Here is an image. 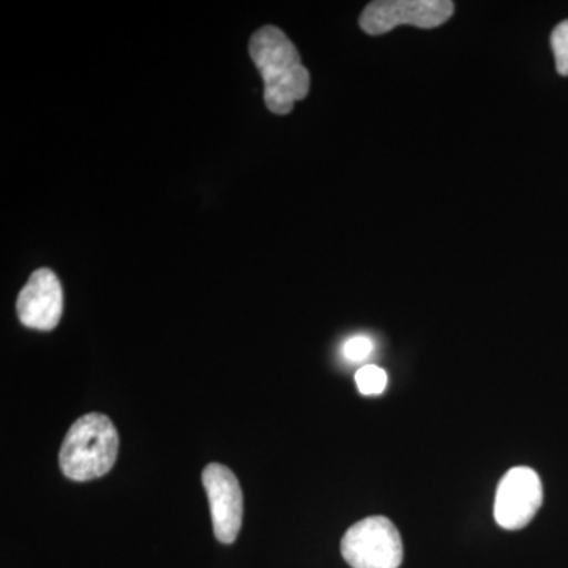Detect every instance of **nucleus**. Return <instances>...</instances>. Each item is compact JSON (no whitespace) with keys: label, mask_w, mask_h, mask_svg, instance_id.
<instances>
[{"label":"nucleus","mask_w":568,"mask_h":568,"mask_svg":"<svg viewBox=\"0 0 568 568\" xmlns=\"http://www.w3.org/2000/svg\"><path fill=\"white\" fill-rule=\"evenodd\" d=\"M551 48L558 73L560 77H568V20L556 26L551 33Z\"/></svg>","instance_id":"1a4fd4ad"},{"label":"nucleus","mask_w":568,"mask_h":568,"mask_svg":"<svg viewBox=\"0 0 568 568\" xmlns=\"http://www.w3.org/2000/svg\"><path fill=\"white\" fill-rule=\"evenodd\" d=\"M203 485L211 506L213 534L222 544H234L244 521V495L230 467L211 463L204 467Z\"/></svg>","instance_id":"423d86ee"},{"label":"nucleus","mask_w":568,"mask_h":568,"mask_svg":"<svg viewBox=\"0 0 568 568\" xmlns=\"http://www.w3.org/2000/svg\"><path fill=\"white\" fill-rule=\"evenodd\" d=\"M63 312V291L58 275L50 268H39L29 276L17 301L22 325L50 332L58 327Z\"/></svg>","instance_id":"0eeeda50"},{"label":"nucleus","mask_w":568,"mask_h":568,"mask_svg":"<svg viewBox=\"0 0 568 568\" xmlns=\"http://www.w3.org/2000/svg\"><path fill=\"white\" fill-rule=\"evenodd\" d=\"M358 392L364 395H381L386 390L388 376L383 368L376 365H365L355 375Z\"/></svg>","instance_id":"6e6552de"},{"label":"nucleus","mask_w":568,"mask_h":568,"mask_svg":"<svg viewBox=\"0 0 568 568\" xmlns=\"http://www.w3.org/2000/svg\"><path fill=\"white\" fill-rule=\"evenodd\" d=\"M373 353V342L366 336H353V338L347 339L345 343V347H343V354L347 361L351 362H361L365 361L369 354Z\"/></svg>","instance_id":"9d476101"},{"label":"nucleus","mask_w":568,"mask_h":568,"mask_svg":"<svg viewBox=\"0 0 568 568\" xmlns=\"http://www.w3.org/2000/svg\"><path fill=\"white\" fill-rule=\"evenodd\" d=\"M544 504V485L536 470L518 466L508 470L496 491L495 518L503 529L526 528Z\"/></svg>","instance_id":"39448f33"},{"label":"nucleus","mask_w":568,"mask_h":568,"mask_svg":"<svg viewBox=\"0 0 568 568\" xmlns=\"http://www.w3.org/2000/svg\"><path fill=\"white\" fill-rule=\"evenodd\" d=\"M119 455V435L111 418L85 414L70 426L59 454L63 476L89 481L110 473Z\"/></svg>","instance_id":"f03ea898"},{"label":"nucleus","mask_w":568,"mask_h":568,"mask_svg":"<svg viewBox=\"0 0 568 568\" xmlns=\"http://www.w3.org/2000/svg\"><path fill=\"white\" fill-rule=\"evenodd\" d=\"M455 3L448 0H376L362 13V31L368 36H383L398 26L435 29L450 20Z\"/></svg>","instance_id":"20e7f679"},{"label":"nucleus","mask_w":568,"mask_h":568,"mask_svg":"<svg viewBox=\"0 0 568 568\" xmlns=\"http://www.w3.org/2000/svg\"><path fill=\"white\" fill-rule=\"evenodd\" d=\"M342 555L353 568H398L403 541L386 517H369L351 526L342 540Z\"/></svg>","instance_id":"7ed1b4c3"},{"label":"nucleus","mask_w":568,"mask_h":568,"mask_svg":"<svg viewBox=\"0 0 568 568\" xmlns=\"http://www.w3.org/2000/svg\"><path fill=\"white\" fill-rule=\"evenodd\" d=\"M250 55L264 80V102L274 114L286 115L310 92V73L297 48L275 26H265L250 40Z\"/></svg>","instance_id":"f257e3e1"}]
</instances>
